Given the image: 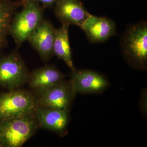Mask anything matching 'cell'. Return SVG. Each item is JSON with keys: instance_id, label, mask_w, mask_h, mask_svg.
<instances>
[{"instance_id": "cell-9", "label": "cell", "mask_w": 147, "mask_h": 147, "mask_svg": "<svg viewBox=\"0 0 147 147\" xmlns=\"http://www.w3.org/2000/svg\"><path fill=\"white\" fill-rule=\"evenodd\" d=\"M40 128L63 135L66 132L69 111L38 106L35 113Z\"/></svg>"}, {"instance_id": "cell-13", "label": "cell", "mask_w": 147, "mask_h": 147, "mask_svg": "<svg viewBox=\"0 0 147 147\" xmlns=\"http://www.w3.org/2000/svg\"><path fill=\"white\" fill-rule=\"evenodd\" d=\"M69 26L67 24H63L59 28L55 30L53 53L54 55L63 61L71 71H73L75 69L72 61L71 47L69 39Z\"/></svg>"}, {"instance_id": "cell-10", "label": "cell", "mask_w": 147, "mask_h": 147, "mask_svg": "<svg viewBox=\"0 0 147 147\" xmlns=\"http://www.w3.org/2000/svg\"><path fill=\"white\" fill-rule=\"evenodd\" d=\"M65 77L56 67L46 65L30 73L27 83L37 94L62 82Z\"/></svg>"}, {"instance_id": "cell-5", "label": "cell", "mask_w": 147, "mask_h": 147, "mask_svg": "<svg viewBox=\"0 0 147 147\" xmlns=\"http://www.w3.org/2000/svg\"><path fill=\"white\" fill-rule=\"evenodd\" d=\"M29 72L18 54L13 52L0 57V86L10 90L19 88L28 83Z\"/></svg>"}, {"instance_id": "cell-3", "label": "cell", "mask_w": 147, "mask_h": 147, "mask_svg": "<svg viewBox=\"0 0 147 147\" xmlns=\"http://www.w3.org/2000/svg\"><path fill=\"white\" fill-rule=\"evenodd\" d=\"M22 3L24 7L12 18L9 32L18 46L28 40L43 20V8L39 3L30 1Z\"/></svg>"}, {"instance_id": "cell-15", "label": "cell", "mask_w": 147, "mask_h": 147, "mask_svg": "<svg viewBox=\"0 0 147 147\" xmlns=\"http://www.w3.org/2000/svg\"><path fill=\"white\" fill-rule=\"evenodd\" d=\"M24 1H30L35 2L41 3L45 7H50L55 4L58 0H22Z\"/></svg>"}, {"instance_id": "cell-8", "label": "cell", "mask_w": 147, "mask_h": 147, "mask_svg": "<svg viewBox=\"0 0 147 147\" xmlns=\"http://www.w3.org/2000/svg\"><path fill=\"white\" fill-rule=\"evenodd\" d=\"M55 11L62 24L76 25L80 28L91 14L80 0H58Z\"/></svg>"}, {"instance_id": "cell-12", "label": "cell", "mask_w": 147, "mask_h": 147, "mask_svg": "<svg viewBox=\"0 0 147 147\" xmlns=\"http://www.w3.org/2000/svg\"><path fill=\"white\" fill-rule=\"evenodd\" d=\"M90 41L92 42L106 41L115 34L116 27L114 21L105 17L90 14L81 28Z\"/></svg>"}, {"instance_id": "cell-11", "label": "cell", "mask_w": 147, "mask_h": 147, "mask_svg": "<svg viewBox=\"0 0 147 147\" xmlns=\"http://www.w3.org/2000/svg\"><path fill=\"white\" fill-rule=\"evenodd\" d=\"M71 71L70 79L76 93L99 92L108 87V81L96 72L89 70L76 69Z\"/></svg>"}, {"instance_id": "cell-4", "label": "cell", "mask_w": 147, "mask_h": 147, "mask_svg": "<svg viewBox=\"0 0 147 147\" xmlns=\"http://www.w3.org/2000/svg\"><path fill=\"white\" fill-rule=\"evenodd\" d=\"M122 50L127 59L135 65L145 67L147 62V25L142 23L129 27L121 40Z\"/></svg>"}, {"instance_id": "cell-6", "label": "cell", "mask_w": 147, "mask_h": 147, "mask_svg": "<svg viewBox=\"0 0 147 147\" xmlns=\"http://www.w3.org/2000/svg\"><path fill=\"white\" fill-rule=\"evenodd\" d=\"M76 94L69 79L36 95L40 106L69 111Z\"/></svg>"}, {"instance_id": "cell-1", "label": "cell", "mask_w": 147, "mask_h": 147, "mask_svg": "<svg viewBox=\"0 0 147 147\" xmlns=\"http://www.w3.org/2000/svg\"><path fill=\"white\" fill-rule=\"evenodd\" d=\"M40 128L35 114L0 121V147H20Z\"/></svg>"}, {"instance_id": "cell-2", "label": "cell", "mask_w": 147, "mask_h": 147, "mask_svg": "<svg viewBox=\"0 0 147 147\" xmlns=\"http://www.w3.org/2000/svg\"><path fill=\"white\" fill-rule=\"evenodd\" d=\"M34 92L18 88L0 93V121L35 114L38 107Z\"/></svg>"}, {"instance_id": "cell-7", "label": "cell", "mask_w": 147, "mask_h": 147, "mask_svg": "<svg viewBox=\"0 0 147 147\" xmlns=\"http://www.w3.org/2000/svg\"><path fill=\"white\" fill-rule=\"evenodd\" d=\"M55 30L49 21L43 20L27 40L45 61L54 55Z\"/></svg>"}, {"instance_id": "cell-14", "label": "cell", "mask_w": 147, "mask_h": 147, "mask_svg": "<svg viewBox=\"0 0 147 147\" xmlns=\"http://www.w3.org/2000/svg\"><path fill=\"white\" fill-rule=\"evenodd\" d=\"M20 4L11 0H0V53L7 45L11 23Z\"/></svg>"}]
</instances>
